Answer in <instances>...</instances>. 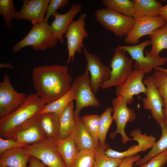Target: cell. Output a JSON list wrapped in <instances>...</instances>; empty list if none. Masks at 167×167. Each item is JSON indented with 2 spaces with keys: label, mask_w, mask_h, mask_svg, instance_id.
I'll return each instance as SVG.
<instances>
[{
  "label": "cell",
  "mask_w": 167,
  "mask_h": 167,
  "mask_svg": "<svg viewBox=\"0 0 167 167\" xmlns=\"http://www.w3.org/2000/svg\"><path fill=\"white\" fill-rule=\"evenodd\" d=\"M32 80L36 93L46 104L56 101L66 93L72 84L68 67L58 64L34 68Z\"/></svg>",
  "instance_id": "1"
},
{
  "label": "cell",
  "mask_w": 167,
  "mask_h": 167,
  "mask_svg": "<svg viewBox=\"0 0 167 167\" xmlns=\"http://www.w3.org/2000/svg\"><path fill=\"white\" fill-rule=\"evenodd\" d=\"M46 104L36 93L27 96L14 111L0 118V136L8 138L18 127L38 116Z\"/></svg>",
  "instance_id": "2"
},
{
  "label": "cell",
  "mask_w": 167,
  "mask_h": 167,
  "mask_svg": "<svg viewBox=\"0 0 167 167\" xmlns=\"http://www.w3.org/2000/svg\"><path fill=\"white\" fill-rule=\"evenodd\" d=\"M58 40L53 34L50 25L47 22L44 21L32 24L29 32L13 45L12 50L16 53L25 47L30 46L34 51H45L55 46Z\"/></svg>",
  "instance_id": "3"
},
{
  "label": "cell",
  "mask_w": 167,
  "mask_h": 167,
  "mask_svg": "<svg viewBox=\"0 0 167 167\" xmlns=\"http://www.w3.org/2000/svg\"><path fill=\"white\" fill-rule=\"evenodd\" d=\"M97 22L106 29L113 32L115 36H126L132 28L135 19L121 14L109 8L97 9L94 13Z\"/></svg>",
  "instance_id": "4"
},
{
  "label": "cell",
  "mask_w": 167,
  "mask_h": 167,
  "mask_svg": "<svg viewBox=\"0 0 167 167\" xmlns=\"http://www.w3.org/2000/svg\"><path fill=\"white\" fill-rule=\"evenodd\" d=\"M150 45V40H146L135 45L118 46L127 52L131 59L135 60L133 66L134 69L142 71L145 74H147L150 73L153 69L160 67L167 62V57L151 56L148 55L147 50L145 51L146 56L144 55V49Z\"/></svg>",
  "instance_id": "5"
},
{
  "label": "cell",
  "mask_w": 167,
  "mask_h": 167,
  "mask_svg": "<svg viewBox=\"0 0 167 167\" xmlns=\"http://www.w3.org/2000/svg\"><path fill=\"white\" fill-rule=\"evenodd\" d=\"M126 53L118 46L115 49L110 64V76L102 85V89L117 87L122 84L130 75L133 70V60L128 57Z\"/></svg>",
  "instance_id": "6"
},
{
  "label": "cell",
  "mask_w": 167,
  "mask_h": 167,
  "mask_svg": "<svg viewBox=\"0 0 167 167\" xmlns=\"http://www.w3.org/2000/svg\"><path fill=\"white\" fill-rule=\"evenodd\" d=\"M89 73L86 68L84 74L77 76L71 84V87L75 95V113L76 118L79 116L83 108L88 107H98L100 105L99 101L91 88Z\"/></svg>",
  "instance_id": "7"
},
{
  "label": "cell",
  "mask_w": 167,
  "mask_h": 167,
  "mask_svg": "<svg viewBox=\"0 0 167 167\" xmlns=\"http://www.w3.org/2000/svg\"><path fill=\"white\" fill-rule=\"evenodd\" d=\"M112 117L116 125V130L110 134V137L114 138L118 134L122 136V140L123 143L132 140V139L129 138L126 135L125 130L126 123L132 122L136 119V113L131 108L127 106L126 99L121 96H117L112 101Z\"/></svg>",
  "instance_id": "8"
},
{
  "label": "cell",
  "mask_w": 167,
  "mask_h": 167,
  "mask_svg": "<svg viewBox=\"0 0 167 167\" xmlns=\"http://www.w3.org/2000/svg\"><path fill=\"white\" fill-rule=\"evenodd\" d=\"M87 16L86 12L82 13L77 20H73L68 28L64 37L67 39L68 58L67 63L73 61L76 52L80 53L84 46L83 40L88 36L89 34L85 28V19Z\"/></svg>",
  "instance_id": "9"
},
{
  "label": "cell",
  "mask_w": 167,
  "mask_h": 167,
  "mask_svg": "<svg viewBox=\"0 0 167 167\" xmlns=\"http://www.w3.org/2000/svg\"><path fill=\"white\" fill-rule=\"evenodd\" d=\"M31 156L39 160L48 167H66L51 140H43L24 148Z\"/></svg>",
  "instance_id": "10"
},
{
  "label": "cell",
  "mask_w": 167,
  "mask_h": 167,
  "mask_svg": "<svg viewBox=\"0 0 167 167\" xmlns=\"http://www.w3.org/2000/svg\"><path fill=\"white\" fill-rule=\"evenodd\" d=\"M24 93L17 92L12 87L8 74H5L0 83V118L11 113L25 100Z\"/></svg>",
  "instance_id": "11"
},
{
  "label": "cell",
  "mask_w": 167,
  "mask_h": 167,
  "mask_svg": "<svg viewBox=\"0 0 167 167\" xmlns=\"http://www.w3.org/2000/svg\"><path fill=\"white\" fill-rule=\"evenodd\" d=\"M83 49L87 62L86 68L90 75L91 87L95 94L100 88H101L103 84L109 79L111 68L104 65L96 55L88 52L84 46Z\"/></svg>",
  "instance_id": "12"
},
{
  "label": "cell",
  "mask_w": 167,
  "mask_h": 167,
  "mask_svg": "<svg viewBox=\"0 0 167 167\" xmlns=\"http://www.w3.org/2000/svg\"><path fill=\"white\" fill-rule=\"evenodd\" d=\"M143 81L147 89L146 96L142 99L143 107L151 111L152 117L160 126L165 124L163 100L155 86L152 75L146 76Z\"/></svg>",
  "instance_id": "13"
},
{
  "label": "cell",
  "mask_w": 167,
  "mask_h": 167,
  "mask_svg": "<svg viewBox=\"0 0 167 167\" xmlns=\"http://www.w3.org/2000/svg\"><path fill=\"white\" fill-rule=\"evenodd\" d=\"M135 19L132 28L125 38L124 41L126 44H137L139 43L140 38L149 35L154 30L166 24L164 20L160 16H145Z\"/></svg>",
  "instance_id": "14"
},
{
  "label": "cell",
  "mask_w": 167,
  "mask_h": 167,
  "mask_svg": "<svg viewBox=\"0 0 167 167\" xmlns=\"http://www.w3.org/2000/svg\"><path fill=\"white\" fill-rule=\"evenodd\" d=\"M46 138L40 125L39 115L19 126L7 139L31 145L41 142Z\"/></svg>",
  "instance_id": "15"
},
{
  "label": "cell",
  "mask_w": 167,
  "mask_h": 167,
  "mask_svg": "<svg viewBox=\"0 0 167 167\" xmlns=\"http://www.w3.org/2000/svg\"><path fill=\"white\" fill-rule=\"evenodd\" d=\"M145 75L142 71L133 70L125 82L116 87L117 96L123 97L128 105L132 103L135 95L141 93L145 94L147 89L143 81Z\"/></svg>",
  "instance_id": "16"
},
{
  "label": "cell",
  "mask_w": 167,
  "mask_h": 167,
  "mask_svg": "<svg viewBox=\"0 0 167 167\" xmlns=\"http://www.w3.org/2000/svg\"><path fill=\"white\" fill-rule=\"evenodd\" d=\"M130 135L133 137V140L138 142L137 145L132 146L126 150L122 152H118L109 147L106 150V155L113 158H123L152 148L156 142V138L153 135L148 136L146 134H143L139 129L132 131L131 132Z\"/></svg>",
  "instance_id": "17"
},
{
  "label": "cell",
  "mask_w": 167,
  "mask_h": 167,
  "mask_svg": "<svg viewBox=\"0 0 167 167\" xmlns=\"http://www.w3.org/2000/svg\"><path fill=\"white\" fill-rule=\"evenodd\" d=\"M50 0H23L22 6L17 12L16 20L25 19L32 24L45 21L44 15L46 12Z\"/></svg>",
  "instance_id": "18"
},
{
  "label": "cell",
  "mask_w": 167,
  "mask_h": 167,
  "mask_svg": "<svg viewBox=\"0 0 167 167\" xmlns=\"http://www.w3.org/2000/svg\"><path fill=\"white\" fill-rule=\"evenodd\" d=\"M83 4L73 2L69 10L66 13L57 12L53 14L54 21L50 25L51 30L58 40L62 44L65 43L63 34H65L73 18L81 10Z\"/></svg>",
  "instance_id": "19"
},
{
  "label": "cell",
  "mask_w": 167,
  "mask_h": 167,
  "mask_svg": "<svg viewBox=\"0 0 167 167\" xmlns=\"http://www.w3.org/2000/svg\"><path fill=\"white\" fill-rule=\"evenodd\" d=\"M76 119V125L73 133L74 139L78 150L95 151L100 145L84 127L79 116Z\"/></svg>",
  "instance_id": "20"
},
{
  "label": "cell",
  "mask_w": 167,
  "mask_h": 167,
  "mask_svg": "<svg viewBox=\"0 0 167 167\" xmlns=\"http://www.w3.org/2000/svg\"><path fill=\"white\" fill-rule=\"evenodd\" d=\"M49 139L66 167H71L79 152L75 142L73 133L64 139Z\"/></svg>",
  "instance_id": "21"
},
{
  "label": "cell",
  "mask_w": 167,
  "mask_h": 167,
  "mask_svg": "<svg viewBox=\"0 0 167 167\" xmlns=\"http://www.w3.org/2000/svg\"><path fill=\"white\" fill-rule=\"evenodd\" d=\"M30 156L24 148L8 150L0 154V167H28Z\"/></svg>",
  "instance_id": "22"
},
{
  "label": "cell",
  "mask_w": 167,
  "mask_h": 167,
  "mask_svg": "<svg viewBox=\"0 0 167 167\" xmlns=\"http://www.w3.org/2000/svg\"><path fill=\"white\" fill-rule=\"evenodd\" d=\"M73 101L70 102L59 115L58 138L64 139L73 133L76 125Z\"/></svg>",
  "instance_id": "23"
},
{
  "label": "cell",
  "mask_w": 167,
  "mask_h": 167,
  "mask_svg": "<svg viewBox=\"0 0 167 167\" xmlns=\"http://www.w3.org/2000/svg\"><path fill=\"white\" fill-rule=\"evenodd\" d=\"M59 115L53 113L39 115L40 125L46 138L52 139L58 138Z\"/></svg>",
  "instance_id": "24"
},
{
  "label": "cell",
  "mask_w": 167,
  "mask_h": 167,
  "mask_svg": "<svg viewBox=\"0 0 167 167\" xmlns=\"http://www.w3.org/2000/svg\"><path fill=\"white\" fill-rule=\"evenodd\" d=\"M135 19L145 16H158L160 8L163 6L156 0H133Z\"/></svg>",
  "instance_id": "25"
},
{
  "label": "cell",
  "mask_w": 167,
  "mask_h": 167,
  "mask_svg": "<svg viewBox=\"0 0 167 167\" xmlns=\"http://www.w3.org/2000/svg\"><path fill=\"white\" fill-rule=\"evenodd\" d=\"M149 36L152 48L149 52L147 50L148 53L151 56L158 57L161 52L167 49V24L153 31Z\"/></svg>",
  "instance_id": "26"
},
{
  "label": "cell",
  "mask_w": 167,
  "mask_h": 167,
  "mask_svg": "<svg viewBox=\"0 0 167 167\" xmlns=\"http://www.w3.org/2000/svg\"><path fill=\"white\" fill-rule=\"evenodd\" d=\"M109 145L105 143L101 145L95 151V160L92 167H118L123 158L111 157L106 154V149Z\"/></svg>",
  "instance_id": "27"
},
{
  "label": "cell",
  "mask_w": 167,
  "mask_h": 167,
  "mask_svg": "<svg viewBox=\"0 0 167 167\" xmlns=\"http://www.w3.org/2000/svg\"><path fill=\"white\" fill-rule=\"evenodd\" d=\"M75 99V92L71 87L70 90L60 98L51 103L46 104L41 112L40 115L46 113H53L60 114L67 105Z\"/></svg>",
  "instance_id": "28"
},
{
  "label": "cell",
  "mask_w": 167,
  "mask_h": 167,
  "mask_svg": "<svg viewBox=\"0 0 167 167\" xmlns=\"http://www.w3.org/2000/svg\"><path fill=\"white\" fill-rule=\"evenodd\" d=\"M162 134L160 139L156 142L151 150L143 158L135 162L136 166H140L151 158L167 150V127L165 124L160 126Z\"/></svg>",
  "instance_id": "29"
},
{
  "label": "cell",
  "mask_w": 167,
  "mask_h": 167,
  "mask_svg": "<svg viewBox=\"0 0 167 167\" xmlns=\"http://www.w3.org/2000/svg\"><path fill=\"white\" fill-rule=\"evenodd\" d=\"M106 8L122 15L133 17L134 9L132 1L129 0H102Z\"/></svg>",
  "instance_id": "30"
},
{
  "label": "cell",
  "mask_w": 167,
  "mask_h": 167,
  "mask_svg": "<svg viewBox=\"0 0 167 167\" xmlns=\"http://www.w3.org/2000/svg\"><path fill=\"white\" fill-rule=\"evenodd\" d=\"M112 109L107 107L100 115L98 140L100 144H105L107 134L109 128L113 120L111 113Z\"/></svg>",
  "instance_id": "31"
},
{
  "label": "cell",
  "mask_w": 167,
  "mask_h": 167,
  "mask_svg": "<svg viewBox=\"0 0 167 167\" xmlns=\"http://www.w3.org/2000/svg\"><path fill=\"white\" fill-rule=\"evenodd\" d=\"M155 86L163 99L164 108H167V76L162 71L155 69L152 75Z\"/></svg>",
  "instance_id": "32"
},
{
  "label": "cell",
  "mask_w": 167,
  "mask_h": 167,
  "mask_svg": "<svg viewBox=\"0 0 167 167\" xmlns=\"http://www.w3.org/2000/svg\"><path fill=\"white\" fill-rule=\"evenodd\" d=\"M17 12L13 0H0V14L3 16L8 29L12 28V20L15 19Z\"/></svg>",
  "instance_id": "33"
},
{
  "label": "cell",
  "mask_w": 167,
  "mask_h": 167,
  "mask_svg": "<svg viewBox=\"0 0 167 167\" xmlns=\"http://www.w3.org/2000/svg\"><path fill=\"white\" fill-rule=\"evenodd\" d=\"M100 118V115L97 114L85 115L81 118L84 127L92 137L98 141Z\"/></svg>",
  "instance_id": "34"
},
{
  "label": "cell",
  "mask_w": 167,
  "mask_h": 167,
  "mask_svg": "<svg viewBox=\"0 0 167 167\" xmlns=\"http://www.w3.org/2000/svg\"><path fill=\"white\" fill-rule=\"evenodd\" d=\"M95 154V151H79L71 167H92Z\"/></svg>",
  "instance_id": "35"
},
{
  "label": "cell",
  "mask_w": 167,
  "mask_h": 167,
  "mask_svg": "<svg viewBox=\"0 0 167 167\" xmlns=\"http://www.w3.org/2000/svg\"><path fill=\"white\" fill-rule=\"evenodd\" d=\"M69 2L68 0H50L45 17V21L47 22L49 18L57 12L58 10L67 7Z\"/></svg>",
  "instance_id": "36"
},
{
  "label": "cell",
  "mask_w": 167,
  "mask_h": 167,
  "mask_svg": "<svg viewBox=\"0 0 167 167\" xmlns=\"http://www.w3.org/2000/svg\"><path fill=\"white\" fill-rule=\"evenodd\" d=\"M167 163V150L152 157L140 167H163Z\"/></svg>",
  "instance_id": "37"
},
{
  "label": "cell",
  "mask_w": 167,
  "mask_h": 167,
  "mask_svg": "<svg viewBox=\"0 0 167 167\" xmlns=\"http://www.w3.org/2000/svg\"><path fill=\"white\" fill-rule=\"evenodd\" d=\"M28 145L11 139L0 137V154L8 150L24 148Z\"/></svg>",
  "instance_id": "38"
},
{
  "label": "cell",
  "mask_w": 167,
  "mask_h": 167,
  "mask_svg": "<svg viewBox=\"0 0 167 167\" xmlns=\"http://www.w3.org/2000/svg\"><path fill=\"white\" fill-rule=\"evenodd\" d=\"M139 154L126 157L123 159L118 167H136L133 166V163L141 159Z\"/></svg>",
  "instance_id": "39"
},
{
  "label": "cell",
  "mask_w": 167,
  "mask_h": 167,
  "mask_svg": "<svg viewBox=\"0 0 167 167\" xmlns=\"http://www.w3.org/2000/svg\"><path fill=\"white\" fill-rule=\"evenodd\" d=\"M30 167H46V166L37 158L31 156L29 161Z\"/></svg>",
  "instance_id": "40"
},
{
  "label": "cell",
  "mask_w": 167,
  "mask_h": 167,
  "mask_svg": "<svg viewBox=\"0 0 167 167\" xmlns=\"http://www.w3.org/2000/svg\"><path fill=\"white\" fill-rule=\"evenodd\" d=\"M159 15L164 20L166 24H167V4L162 6L160 8Z\"/></svg>",
  "instance_id": "41"
},
{
  "label": "cell",
  "mask_w": 167,
  "mask_h": 167,
  "mask_svg": "<svg viewBox=\"0 0 167 167\" xmlns=\"http://www.w3.org/2000/svg\"><path fill=\"white\" fill-rule=\"evenodd\" d=\"M0 68H8L11 69H14V67L11 63H2L0 64Z\"/></svg>",
  "instance_id": "42"
},
{
  "label": "cell",
  "mask_w": 167,
  "mask_h": 167,
  "mask_svg": "<svg viewBox=\"0 0 167 167\" xmlns=\"http://www.w3.org/2000/svg\"><path fill=\"white\" fill-rule=\"evenodd\" d=\"M163 111L165 119V125L167 127V108H164Z\"/></svg>",
  "instance_id": "43"
},
{
  "label": "cell",
  "mask_w": 167,
  "mask_h": 167,
  "mask_svg": "<svg viewBox=\"0 0 167 167\" xmlns=\"http://www.w3.org/2000/svg\"><path fill=\"white\" fill-rule=\"evenodd\" d=\"M155 69L159 70L163 72L167 76V68H164L161 67H158Z\"/></svg>",
  "instance_id": "44"
},
{
  "label": "cell",
  "mask_w": 167,
  "mask_h": 167,
  "mask_svg": "<svg viewBox=\"0 0 167 167\" xmlns=\"http://www.w3.org/2000/svg\"><path fill=\"white\" fill-rule=\"evenodd\" d=\"M28 167H30L29 166H28Z\"/></svg>",
  "instance_id": "45"
},
{
  "label": "cell",
  "mask_w": 167,
  "mask_h": 167,
  "mask_svg": "<svg viewBox=\"0 0 167 167\" xmlns=\"http://www.w3.org/2000/svg\"><path fill=\"white\" fill-rule=\"evenodd\" d=\"M46 167H48L46 166Z\"/></svg>",
  "instance_id": "46"
}]
</instances>
